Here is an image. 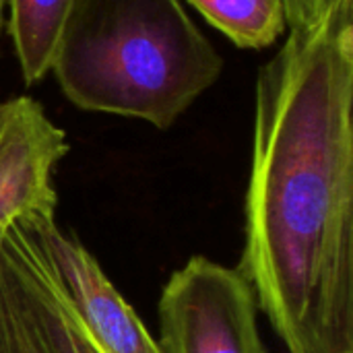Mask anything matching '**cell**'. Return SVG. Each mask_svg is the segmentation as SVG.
<instances>
[{
	"mask_svg": "<svg viewBox=\"0 0 353 353\" xmlns=\"http://www.w3.org/2000/svg\"><path fill=\"white\" fill-rule=\"evenodd\" d=\"M68 149L66 132L37 99L0 103V234L27 211L58 207L52 178Z\"/></svg>",
	"mask_w": 353,
	"mask_h": 353,
	"instance_id": "6",
	"label": "cell"
},
{
	"mask_svg": "<svg viewBox=\"0 0 353 353\" xmlns=\"http://www.w3.org/2000/svg\"><path fill=\"white\" fill-rule=\"evenodd\" d=\"M33 211L0 234V353H99L58 281Z\"/></svg>",
	"mask_w": 353,
	"mask_h": 353,
	"instance_id": "3",
	"label": "cell"
},
{
	"mask_svg": "<svg viewBox=\"0 0 353 353\" xmlns=\"http://www.w3.org/2000/svg\"><path fill=\"white\" fill-rule=\"evenodd\" d=\"M33 221L58 281L99 353H161L139 314L108 279L81 240L58 225L56 207L35 209Z\"/></svg>",
	"mask_w": 353,
	"mask_h": 353,
	"instance_id": "5",
	"label": "cell"
},
{
	"mask_svg": "<svg viewBox=\"0 0 353 353\" xmlns=\"http://www.w3.org/2000/svg\"><path fill=\"white\" fill-rule=\"evenodd\" d=\"M4 6H6V0H0V29L4 25Z\"/></svg>",
	"mask_w": 353,
	"mask_h": 353,
	"instance_id": "9",
	"label": "cell"
},
{
	"mask_svg": "<svg viewBox=\"0 0 353 353\" xmlns=\"http://www.w3.org/2000/svg\"><path fill=\"white\" fill-rule=\"evenodd\" d=\"M8 35L27 87L39 85L52 60L66 14L74 0H6Z\"/></svg>",
	"mask_w": 353,
	"mask_h": 353,
	"instance_id": "7",
	"label": "cell"
},
{
	"mask_svg": "<svg viewBox=\"0 0 353 353\" xmlns=\"http://www.w3.org/2000/svg\"><path fill=\"white\" fill-rule=\"evenodd\" d=\"M259 68L238 271L288 353H353V0H281Z\"/></svg>",
	"mask_w": 353,
	"mask_h": 353,
	"instance_id": "1",
	"label": "cell"
},
{
	"mask_svg": "<svg viewBox=\"0 0 353 353\" xmlns=\"http://www.w3.org/2000/svg\"><path fill=\"white\" fill-rule=\"evenodd\" d=\"M52 72L85 112L168 130L223 72L182 0H74Z\"/></svg>",
	"mask_w": 353,
	"mask_h": 353,
	"instance_id": "2",
	"label": "cell"
},
{
	"mask_svg": "<svg viewBox=\"0 0 353 353\" xmlns=\"http://www.w3.org/2000/svg\"><path fill=\"white\" fill-rule=\"evenodd\" d=\"M238 48L263 50L285 31L281 0H188Z\"/></svg>",
	"mask_w": 353,
	"mask_h": 353,
	"instance_id": "8",
	"label": "cell"
},
{
	"mask_svg": "<svg viewBox=\"0 0 353 353\" xmlns=\"http://www.w3.org/2000/svg\"><path fill=\"white\" fill-rule=\"evenodd\" d=\"M161 353H267L250 281L232 267L192 256L159 296Z\"/></svg>",
	"mask_w": 353,
	"mask_h": 353,
	"instance_id": "4",
	"label": "cell"
}]
</instances>
